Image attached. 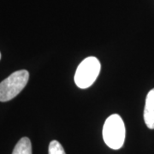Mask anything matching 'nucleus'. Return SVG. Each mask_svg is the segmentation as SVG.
I'll use <instances>...</instances> for the list:
<instances>
[{"label": "nucleus", "instance_id": "6", "mask_svg": "<svg viewBox=\"0 0 154 154\" xmlns=\"http://www.w3.org/2000/svg\"><path fill=\"white\" fill-rule=\"evenodd\" d=\"M48 152L49 154H66L63 147L57 140L51 141L48 148Z\"/></svg>", "mask_w": 154, "mask_h": 154}, {"label": "nucleus", "instance_id": "2", "mask_svg": "<svg viewBox=\"0 0 154 154\" xmlns=\"http://www.w3.org/2000/svg\"><path fill=\"white\" fill-rule=\"evenodd\" d=\"M29 73L22 69L12 73L0 82V101L7 102L17 97L28 84Z\"/></svg>", "mask_w": 154, "mask_h": 154}, {"label": "nucleus", "instance_id": "4", "mask_svg": "<svg viewBox=\"0 0 154 154\" xmlns=\"http://www.w3.org/2000/svg\"><path fill=\"white\" fill-rule=\"evenodd\" d=\"M144 121L150 129H154V88L147 94L144 108Z\"/></svg>", "mask_w": 154, "mask_h": 154}, {"label": "nucleus", "instance_id": "3", "mask_svg": "<svg viewBox=\"0 0 154 154\" xmlns=\"http://www.w3.org/2000/svg\"><path fill=\"white\" fill-rule=\"evenodd\" d=\"M101 69L99 59L95 57L85 58L79 64L75 75V82L82 89L91 87L98 78Z\"/></svg>", "mask_w": 154, "mask_h": 154}, {"label": "nucleus", "instance_id": "1", "mask_svg": "<svg viewBox=\"0 0 154 154\" xmlns=\"http://www.w3.org/2000/svg\"><path fill=\"white\" fill-rule=\"evenodd\" d=\"M126 129L123 120L118 114L110 116L103 127V139L105 144L113 150H118L125 141Z\"/></svg>", "mask_w": 154, "mask_h": 154}, {"label": "nucleus", "instance_id": "7", "mask_svg": "<svg viewBox=\"0 0 154 154\" xmlns=\"http://www.w3.org/2000/svg\"><path fill=\"white\" fill-rule=\"evenodd\" d=\"M0 59H1V53H0Z\"/></svg>", "mask_w": 154, "mask_h": 154}, {"label": "nucleus", "instance_id": "5", "mask_svg": "<svg viewBox=\"0 0 154 154\" xmlns=\"http://www.w3.org/2000/svg\"><path fill=\"white\" fill-rule=\"evenodd\" d=\"M12 154H32V144L28 137L22 138L13 150Z\"/></svg>", "mask_w": 154, "mask_h": 154}]
</instances>
